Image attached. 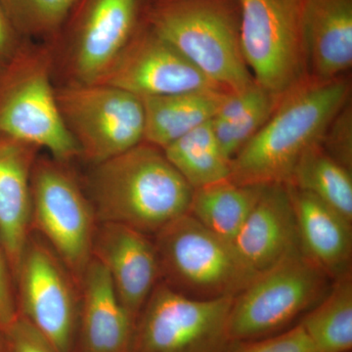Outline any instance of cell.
<instances>
[{
  "mask_svg": "<svg viewBox=\"0 0 352 352\" xmlns=\"http://www.w3.org/2000/svg\"><path fill=\"white\" fill-rule=\"evenodd\" d=\"M351 97L349 76H309L282 96L270 120L233 157L230 179L241 185L289 184L302 157L321 144Z\"/></svg>",
  "mask_w": 352,
  "mask_h": 352,
  "instance_id": "6da1fadb",
  "label": "cell"
},
{
  "mask_svg": "<svg viewBox=\"0 0 352 352\" xmlns=\"http://www.w3.org/2000/svg\"><path fill=\"white\" fill-rule=\"evenodd\" d=\"M87 196L100 222H112L155 236L188 214L193 188L163 150L142 142L94 164Z\"/></svg>",
  "mask_w": 352,
  "mask_h": 352,
  "instance_id": "7a4b0ae2",
  "label": "cell"
},
{
  "mask_svg": "<svg viewBox=\"0 0 352 352\" xmlns=\"http://www.w3.org/2000/svg\"><path fill=\"white\" fill-rule=\"evenodd\" d=\"M141 21L228 94L254 85L239 0H141Z\"/></svg>",
  "mask_w": 352,
  "mask_h": 352,
  "instance_id": "3957f363",
  "label": "cell"
},
{
  "mask_svg": "<svg viewBox=\"0 0 352 352\" xmlns=\"http://www.w3.org/2000/svg\"><path fill=\"white\" fill-rule=\"evenodd\" d=\"M0 136L46 150L62 163L80 157L58 108L50 44L25 38L0 67Z\"/></svg>",
  "mask_w": 352,
  "mask_h": 352,
  "instance_id": "277c9868",
  "label": "cell"
},
{
  "mask_svg": "<svg viewBox=\"0 0 352 352\" xmlns=\"http://www.w3.org/2000/svg\"><path fill=\"white\" fill-rule=\"evenodd\" d=\"M154 243L164 283L190 298H235L258 274L232 243L215 235L189 212L164 227Z\"/></svg>",
  "mask_w": 352,
  "mask_h": 352,
  "instance_id": "5b68a950",
  "label": "cell"
},
{
  "mask_svg": "<svg viewBox=\"0 0 352 352\" xmlns=\"http://www.w3.org/2000/svg\"><path fill=\"white\" fill-rule=\"evenodd\" d=\"M331 281L302 251L259 272L234 298L229 319L233 342L264 339L293 327L327 295Z\"/></svg>",
  "mask_w": 352,
  "mask_h": 352,
  "instance_id": "8992f818",
  "label": "cell"
},
{
  "mask_svg": "<svg viewBox=\"0 0 352 352\" xmlns=\"http://www.w3.org/2000/svg\"><path fill=\"white\" fill-rule=\"evenodd\" d=\"M241 47L254 82L282 97L309 78L305 0H239Z\"/></svg>",
  "mask_w": 352,
  "mask_h": 352,
  "instance_id": "52a82bcc",
  "label": "cell"
},
{
  "mask_svg": "<svg viewBox=\"0 0 352 352\" xmlns=\"http://www.w3.org/2000/svg\"><path fill=\"white\" fill-rule=\"evenodd\" d=\"M140 21L141 0H78L57 38L48 43L58 85L96 82Z\"/></svg>",
  "mask_w": 352,
  "mask_h": 352,
  "instance_id": "ba28073f",
  "label": "cell"
},
{
  "mask_svg": "<svg viewBox=\"0 0 352 352\" xmlns=\"http://www.w3.org/2000/svg\"><path fill=\"white\" fill-rule=\"evenodd\" d=\"M234 298L199 300L159 282L135 321L131 352H227Z\"/></svg>",
  "mask_w": 352,
  "mask_h": 352,
  "instance_id": "9c48e42d",
  "label": "cell"
},
{
  "mask_svg": "<svg viewBox=\"0 0 352 352\" xmlns=\"http://www.w3.org/2000/svg\"><path fill=\"white\" fill-rule=\"evenodd\" d=\"M60 115L80 157L94 166L140 144L144 139L141 98L102 83L56 85Z\"/></svg>",
  "mask_w": 352,
  "mask_h": 352,
  "instance_id": "30bf717a",
  "label": "cell"
},
{
  "mask_svg": "<svg viewBox=\"0 0 352 352\" xmlns=\"http://www.w3.org/2000/svg\"><path fill=\"white\" fill-rule=\"evenodd\" d=\"M32 230L61 259L80 284L92 258L96 215L66 163L38 156L32 173Z\"/></svg>",
  "mask_w": 352,
  "mask_h": 352,
  "instance_id": "8fae6325",
  "label": "cell"
},
{
  "mask_svg": "<svg viewBox=\"0 0 352 352\" xmlns=\"http://www.w3.org/2000/svg\"><path fill=\"white\" fill-rule=\"evenodd\" d=\"M18 314L59 352L75 351L80 295L78 281L41 238L31 234L15 275Z\"/></svg>",
  "mask_w": 352,
  "mask_h": 352,
  "instance_id": "7c38bea8",
  "label": "cell"
},
{
  "mask_svg": "<svg viewBox=\"0 0 352 352\" xmlns=\"http://www.w3.org/2000/svg\"><path fill=\"white\" fill-rule=\"evenodd\" d=\"M94 83L120 88L139 98L224 91L142 21L112 64Z\"/></svg>",
  "mask_w": 352,
  "mask_h": 352,
  "instance_id": "4fadbf2b",
  "label": "cell"
},
{
  "mask_svg": "<svg viewBox=\"0 0 352 352\" xmlns=\"http://www.w3.org/2000/svg\"><path fill=\"white\" fill-rule=\"evenodd\" d=\"M92 256L108 271L120 302L136 321L161 278L154 241L131 227L100 222Z\"/></svg>",
  "mask_w": 352,
  "mask_h": 352,
  "instance_id": "5bb4252c",
  "label": "cell"
},
{
  "mask_svg": "<svg viewBox=\"0 0 352 352\" xmlns=\"http://www.w3.org/2000/svg\"><path fill=\"white\" fill-rule=\"evenodd\" d=\"M80 287L74 352H131L135 320L120 302L108 271L94 256Z\"/></svg>",
  "mask_w": 352,
  "mask_h": 352,
  "instance_id": "9a60e30c",
  "label": "cell"
},
{
  "mask_svg": "<svg viewBox=\"0 0 352 352\" xmlns=\"http://www.w3.org/2000/svg\"><path fill=\"white\" fill-rule=\"evenodd\" d=\"M232 244L256 273L302 251L288 186L265 185Z\"/></svg>",
  "mask_w": 352,
  "mask_h": 352,
  "instance_id": "2e32d148",
  "label": "cell"
},
{
  "mask_svg": "<svg viewBox=\"0 0 352 352\" xmlns=\"http://www.w3.org/2000/svg\"><path fill=\"white\" fill-rule=\"evenodd\" d=\"M39 151L36 146L0 136V242L14 280L32 232V173Z\"/></svg>",
  "mask_w": 352,
  "mask_h": 352,
  "instance_id": "e0dca14e",
  "label": "cell"
},
{
  "mask_svg": "<svg viewBox=\"0 0 352 352\" xmlns=\"http://www.w3.org/2000/svg\"><path fill=\"white\" fill-rule=\"evenodd\" d=\"M302 254L332 281L351 273V224L318 198L287 185Z\"/></svg>",
  "mask_w": 352,
  "mask_h": 352,
  "instance_id": "ac0fdd59",
  "label": "cell"
},
{
  "mask_svg": "<svg viewBox=\"0 0 352 352\" xmlns=\"http://www.w3.org/2000/svg\"><path fill=\"white\" fill-rule=\"evenodd\" d=\"M309 75L329 80L352 66V0H305Z\"/></svg>",
  "mask_w": 352,
  "mask_h": 352,
  "instance_id": "d6986e66",
  "label": "cell"
},
{
  "mask_svg": "<svg viewBox=\"0 0 352 352\" xmlns=\"http://www.w3.org/2000/svg\"><path fill=\"white\" fill-rule=\"evenodd\" d=\"M228 95L208 90L142 97L143 141L164 150L188 132L212 122Z\"/></svg>",
  "mask_w": 352,
  "mask_h": 352,
  "instance_id": "ffe728a7",
  "label": "cell"
},
{
  "mask_svg": "<svg viewBox=\"0 0 352 352\" xmlns=\"http://www.w3.org/2000/svg\"><path fill=\"white\" fill-rule=\"evenodd\" d=\"M265 185H241L229 179L194 189L189 214L215 235L233 243Z\"/></svg>",
  "mask_w": 352,
  "mask_h": 352,
  "instance_id": "44dd1931",
  "label": "cell"
},
{
  "mask_svg": "<svg viewBox=\"0 0 352 352\" xmlns=\"http://www.w3.org/2000/svg\"><path fill=\"white\" fill-rule=\"evenodd\" d=\"M281 98L256 82L244 91L226 97L212 124L220 149L227 159L232 162L261 131Z\"/></svg>",
  "mask_w": 352,
  "mask_h": 352,
  "instance_id": "7402d4cb",
  "label": "cell"
},
{
  "mask_svg": "<svg viewBox=\"0 0 352 352\" xmlns=\"http://www.w3.org/2000/svg\"><path fill=\"white\" fill-rule=\"evenodd\" d=\"M317 352L352 349L351 273L333 282L327 295L298 322Z\"/></svg>",
  "mask_w": 352,
  "mask_h": 352,
  "instance_id": "603a6c76",
  "label": "cell"
},
{
  "mask_svg": "<svg viewBox=\"0 0 352 352\" xmlns=\"http://www.w3.org/2000/svg\"><path fill=\"white\" fill-rule=\"evenodd\" d=\"M163 151L193 190L230 178L231 161L220 149L212 122L185 134Z\"/></svg>",
  "mask_w": 352,
  "mask_h": 352,
  "instance_id": "cb8c5ba5",
  "label": "cell"
},
{
  "mask_svg": "<svg viewBox=\"0 0 352 352\" xmlns=\"http://www.w3.org/2000/svg\"><path fill=\"white\" fill-rule=\"evenodd\" d=\"M288 185L312 194L352 223L351 170L333 160L321 144L305 153Z\"/></svg>",
  "mask_w": 352,
  "mask_h": 352,
  "instance_id": "d4e9b609",
  "label": "cell"
},
{
  "mask_svg": "<svg viewBox=\"0 0 352 352\" xmlns=\"http://www.w3.org/2000/svg\"><path fill=\"white\" fill-rule=\"evenodd\" d=\"M78 0H0L23 38L51 43L57 38Z\"/></svg>",
  "mask_w": 352,
  "mask_h": 352,
  "instance_id": "484cf974",
  "label": "cell"
},
{
  "mask_svg": "<svg viewBox=\"0 0 352 352\" xmlns=\"http://www.w3.org/2000/svg\"><path fill=\"white\" fill-rule=\"evenodd\" d=\"M322 147L333 160L351 170L352 166V104L346 102L326 129Z\"/></svg>",
  "mask_w": 352,
  "mask_h": 352,
  "instance_id": "4316f807",
  "label": "cell"
},
{
  "mask_svg": "<svg viewBox=\"0 0 352 352\" xmlns=\"http://www.w3.org/2000/svg\"><path fill=\"white\" fill-rule=\"evenodd\" d=\"M227 352H317L300 324L256 340L233 342Z\"/></svg>",
  "mask_w": 352,
  "mask_h": 352,
  "instance_id": "83f0119b",
  "label": "cell"
},
{
  "mask_svg": "<svg viewBox=\"0 0 352 352\" xmlns=\"http://www.w3.org/2000/svg\"><path fill=\"white\" fill-rule=\"evenodd\" d=\"M4 333L8 352H59L50 340L19 314Z\"/></svg>",
  "mask_w": 352,
  "mask_h": 352,
  "instance_id": "f1b7e54d",
  "label": "cell"
},
{
  "mask_svg": "<svg viewBox=\"0 0 352 352\" xmlns=\"http://www.w3.org/2000/svg\"><path fill=\"white\" fill-rule=\"evenodd\" d=\"M17 316L15 282L3 245L0 242V328L6 331Z\"/></svg>",
  "mask_w": 352,
  "mask_h": 352,
  "instance_id": "f546056e",
  "label": "cell"
},
{
  "mask_svg": "<svg viewBox=\"0 0 352 352\" xmlns=\"http://www.w3.org/2000/svg\"><path fill=\"white\" fill-rule=\"evenodd\" d=\"M24 39L16 31L0 4V67L10 60Z\"/></svg>",
  "mask_w": 352,
  "mask_h": 352,
  "instance_id": "4dcf8cb0",
  "label": "cell"
},
{
  "mask_svg": "<svg viewBox=\"0 0 352 352\" xmlns=\"http://www.w3.org/2000/svg\"><path fill=\"white\" fill-rule=\"evenodd\" d=\"M0 352H8L7 351L6 333L1 328H0Z\"/></svg>",
  "mask_w": 352,
  "mask_h": 352,
  "instance_id": "1f68e13d",
  "label": "cell"
}]
</instances>
